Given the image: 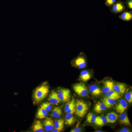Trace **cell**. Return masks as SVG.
I'll use <instances>...</instances> for the list:
<instances>
[{"label": "cell", "mask_w": 132, "mask_h": 132, "mask_svg": "<svg viewBox=\"0 0 132 132\" xmlns=\"http://www.w3.org/2000/svg\"><path fill=\"white\" fill-rule=\"evenodd\" d=\"M49 87L47 82H45L37 87L34 90L32 95L33 103L35 104L40 103L48 95Z\"/></svg>", "instance_id": "obj_1"}, {"label": "cell", "mask_w": 132, "mask_h": 132, "mask_svg": "<svg viewBox=\"0 0 132 132\" xmlns=\"http://www.w3.org/2000/svg\"><path fill=\"white\" fill-rule=\"evenodd\" d=\"M88 109V106L86 103L82 100H77L75 113L77 116L81 118L84 117L87 113Z\"/></svg>", "instance_id": "obj_2"}, {"label": "cell", "mask_w": 132, "mask_h": 132, "mask_svg": "<svg viewBox=\"0 0 132 132\" xmlns=\"http://www.w3.org/2000/svg\"><path fill=\"white\" fill-rule=\"evenodd\" d=\"M74 90L78 95L81 97L87 96L88 91L85 84L82 83H77L73 86Z\"/></svg>", "instance_id": "obj_3"}, {"label": "cell", "mask_w": 132, "mask_h": 132, "mask_svg": "<svg viewBox=\"0 0 132 132\" xmlns=\"http://www.w3.org/2000/svg\"><path fill=\"white\" fill-rule=\"evenodd\" d=\"M58 96L61 101L63 102L68 101L71 97L70 90L67 88H60L57 90Z\"/></svg>", "instance_id": "obj_4"}, {"label": "cell", "mask_w": 132, "mask_h": 132, "mask_svg": "<svg viewBox=\"0 0 132 132\" xmlns=\"http://www.w3.org/2000/svg\"><path fill=\"white\" fill-rule=\"evenodd\" d=\"M72 63L74 66L80 69L84 68L86 67V64L85 59L82 56L77 57Z\"/></svg>", "instance_id": "obj_5"}, {"label": "cell", "mask_w": 132, "mask_h": 132, "mask_svg": "<svg viewBox=\"0 0 132 132\" xmlns=\"http://www.w3.org/2000/svg\"><path fill=\"white\" fill-rule=\"evenodd\" d=\"M64 110L67 113L73 114L75 112L76 102L74 99L73 98L66 103L65 106Z\"/></svg>", "instance_id": "obj_6"}, {"label": "cell", "mask_w": 132, "mask_h": 132, "mask_svg": "<svg viewBox=\"0 0 132 132\" xmlns=\"http://www.w3.org/2000/svg\"><path fill=\"white\" fill-rule=\"evenodd\" d=\"M127 106L128 104L126 100L124 99H122L116 105L115 110L117 113L121 114L125 111L127 109Z\"/></svg>", "instance_id": "obj_7"}, {"label": "cell", "mask_w": 132, "mask_h": 132, "mask_svg": "<svg viewBox=\"0 0 132 132\" xmlns=\"http://www.w3.org/2000/svg\"><path fill=\"white\" fill-rule=\"evenodd\" d=\"M48 100L51 104L57 105L61 101L57 93L53 90L49 95Z\"/></svg>", "instance_id": "obj_8"}, {"label": "cell", "mask_w": 132, "mask_h": 132, "mask_svg": "<svg viewBox=\"0 0 132 132\" xmlns=\"http://www.w3.org/2000/svg\"><path fill=\"white\" fill-rule=\"evenodd\" d=\"M45 130L47 132L51 131L54 127V123L53 120L50 118H46L44 122Z\"/></svg>", "instance_id": "obj_9"}, {"label": "cell", "mask_w": 132, "mask_h": 132, "mask_svg": "<svg viewBox=\"0 0 132 132\" xmlns=\"http://www.w3.org/2000/svg\"><path fill=\"white\" fill-rule=\"evenodd\" d=\"M114 85L113 82L112 81L107 80L104 81L103 87L101 90L102 93H105L110 90L113 89Z\"/></svg>", "instance_id": "obj_10"}, {"label": "cell", "mask_w": 132, "mask_h": 132, "mask_svg": "<svg viewBox=\"0 0 132 132\" xmlns=\"http://www.w3.org/2000/svg\"><path fill=\"white\" fill-rule=\"evenodd\" d=\"M105 117L107 123H113L117 120L118 116L116 113L112 112L108 114Z\"/></svg>", "instance_id": "obj_11"}, {"label": "cell", "mask_w": 132, "mask_h": 132, "mask_svg": "<svg viewBox=\"0 0 132 132\" xmlns=\"http://www.w3.org/2000/svg\"><path fill=\"white\" fill-rule=\"evenodd\" d=\"M32 129L33 131L34 132H42L44 131L43 124L39 120L34 122L32 125Z\"/></svg>", "instance_id": "obj_12"}, {"label": "cell", "mask_w": 132, "mask_h": 132, "mask_svg": "<svg viewBox=\"0 0 132 132\" xmlns=\"http://www.w3.org/2000/svg\"><path fill=\"white\" fill-rule=\"evenodd\" d=\"M126 86L125 84L121 83H117L114 84L113 89L117 92L120 93H124L126 91Z\"/></svg>", "instance_id": "obj_13"}, {"label": "cell", "mask_w": 132, "mask_h": 132, "mask_svg": "<svg viewBox=\"0 0 132 132\" xmlns=\"http://www.w3.org/2000/svg\"><path fill=\"white\" fill-rule=\"evenodd\" d=\"M76 120L73 114L67 113L66 115L65 123L66 125L69 126L72 125L74 124Z\"/></svg>", "instance_id": "obj_14"}, {"label": "cell", "mask_w": 132, "mask_h": 132, "mask_svg": "<svg viewBox=\"0 0 132 132\" xmlns=\"http://www.w3.org/2000/svg\"><path fill=\"white\" fill-rule=\"evenodd\" d=\"M89 88L92 94L94 96L99 95L102 93L100 88L96 85L93 84L90 85L89 86Z\"/></svg>", "instance_id": "obj_15"}, {"label": "cell", "mask_w": 132, "mask_h": 132, "mask_svg": "<svg viewBox=\"0 0 132 132\" xmlns=\"http://www.w3.org/2000/svg\"><path fill=\"white\" fill-rule=\"evenodd\" d=\"M119 121L121 124L128 125H131L130 122L127 114L124 112L121 114L120 116Z\"/></svg>", "instance_id": "obj_16"}, {"label": "cell", "mask_w": 132, "mask_h": 132, "mask_svg": "<svg viewBox=\"0 0 132 132\" xmlns=\"http://www.w3.org/2000/svg\"><path fill=\"white\" fill-rule=\"evenodd\" d=\"M106 97L117 100L121 97L119 93L115 91L113 89H112L106 93Z\"/></svg>", "instance_id": "obj_17"}, {"label": "cell", "mask_w": 132, "mask_h": 132, "mask_svg": "<svg viewBox=\"0 0 132 132\" xmlns=\"http://www.w3.org/2000/svg\"><path fill=\"white\" fill-rule=\"evenodd\" d=\"M91 76V74L87 70H84L81 72L79 78L82 81L86 82L90 79Z\"/></svg>", "instance_id": "obj_18"}, {"label": "cell", "mask_w": 132, "mask_h": 132, "mask_svg": "<svg viewBox=\"0 0 132 132\" xmlns=\"http://www.w3.org/2000/svg\"><path fill=\"white\" fill-rule=\"evenodd\" d=\"M102 103L106 108H109L112 107L115 103L116 100L111 98L105 97L102 100Z\"/></svg>", "instance_id": "obj_19"}, {"label": "cell", "mask_w": 132, "mask_h": 132, "mask_svg": "<svg viewBox=\"0 0 132 132\" xmlns=\"http://www.w3.org/2000/svg\"><path fill=\"white\" fill-rule=\"evenodd\" d=\"M106 108L103 103L98 102L95 104L94 107V110L96 113H100L105 110Z\"/></svg>", "instance_id": "obj_20"}, {"label": "cell", "mask_w": 132, "mask_h": 132, "mask_svg": "<svg viewBox=\"0 0 132 132\" xmlns=\"http://www.w3.org/2000/svg\"><path fill=\"white\" fill-rule=\"evenodd\" d=\"M47 113V111L40 107L38 109L36 113V117L39 119H43L46 117Z\"/></svg>", "instance_id": "obj_21"}, {"label": "cell", "mask_w": 132, "mask_h": 132, "mask_svg": "<svg viewBox=\"0 0 132 132\" xmlns=\"http://www.w3.org/2000/svg\"><path fill=\"white\" fill-rule=\"evenodd\" d=\"M94 123L98 126H102L107 122L105 117L102 116L96 117Z\"/></svg>", "instance_id": "obj_22"}, {"label": "cell", "mask_w": 132, "mask_h": 132, "mask_svg": "<svg viewBox=\"0 0 132 132\" xmlns=\"http://www.w3.org/2000/svg\"><path fill=\"white\" fill-rule=\"evenodd\" d=\"M64 121L62 119L56 120L54 123V128L60 131H62L64 128Z\"/></svg>", "instance_id": "obj_23"}, {"label": "cell", "mask_w": 132, "mask_h": 132, "mask_svg": "<svg viewBox=\"0 0 132 132\" xmlns=\"http://www.w3.org/2000/svg\"><path fill=\"white\" fill-rule=\"evenodd\" d=\"M62 110L60 107H55L53 109L51 115L54 117L58 118L61 115L62 113Z\"/></svg>", "instance_id": "obj_24"}, {"label": "cell", "mask_w": 132, "mask_h": 132, "mask_svg": "<svg viewBox=\"0 0 132 132\" xmlns=\"http://www.w3.org/2000/svg\"><path fill=\"white\" fill-rule=\"evenodd\" d=\"M124 8V7L122 3L119 2L113 6L112 9L114 12L118 13L122 11Z\"/></svg>", "instance_id": "obj_25"}, {"label": "cell", "mask_w": 132, "mask_h": 132, "mask_svg": "<svg viewBox=\"0 0 132 132\" xmlns=\"http://www.w3.org/2000/svg\"><path fill=\"white\" fill-rule=\"evenodd\" d=\"M120 18L122 20L125 21L131 20L132 18V13L129 12H125L120 16Z\"/></svg>", "instance_id": "obj_26"}, {"label": "cell", "mask_w": 132, "mask_h": 132, "mask_svg": "<svg viewBox=\"0 0 132 132\" xmlns=\"http://www.w3.org/2000/svg\"><path fill=\"white\" fill-rule=\"evenodd\" d=\"M96 115L93 113H89L86 116V121L89 123H94L96 118Z\"/></svg>", "instance_id": "obj_27"}, {"label": "cell", "mask_w": 132, "mask_h": 132, "mask_svg": "<svg viewBox=\"0 0 132 132\" xmlns=\"http://www.w3.org/2000/svg\"><path fill=\"white\" fill-rule=\"evenodd\" d=\"M125 98L129 103L132 102V91L127 92L125 95Z\"/></svg>", "instance_id": "obj_28"}, {"label": "cell", "mask_w": 132, "mask_h": 132, "mask_svg": "<svg viewBox=\"0 0 132 132\" xmlns=\"http://www.w3.org/2000/svg\"><path fill=\"white\" fill-rule=\"evenodd\" d=\"M116 0H106V3L108 6H110L113 4Z\"/></svg>", "instance_id": "obj_29"}, {"label": "cell", "mask_w": 132, "mask_h": 132, "mask_svg": "<svg viewBox=\"0 0 132 132\" xmlns=\"http://www.w3.org/2000/svg\"><path fill=\"white\" fill-rule=\"evenodd\" d=\"M41 105L44 106L51 109L52 108V107L51 104L48 102H44Z\"/></svg>", "instance_id": "obj_30"}, {"label": "cell", "mask_w": 132, "mask_h": 132, "mask_svg": "<svg viewBox=\"0 0 132 132\" xmlns=\"http://www.w3.org/2000/svg\"><path fill=\"white\" fill-rule=\"evenodd\" d=\"M81 131V129L78 127H77L74 129L71 130L70 132H80Z\"/></svg>", "instance_id": "obj_31"}, {"label": "cell", "mask_w": 132, "mask_h": 132, "mask_svg": "<svg viewBox=\"0 0 132 132\" xmlns=\"http://www.w3.org/2000/svg\"><path fill=\"white\" fill-rule=\"evenodd\" d=\"M40 107L44 109L47 111H50L51 110V109L42 105H40Z\"/></svg>", "instance_id": "obj_32"}, {"label": "cell", "mask_w": 132, "mask_h": 132, "mask_svg": "<svg viewBox=\"0 0 132 132\" xmlns=\"http://www.w3.org/2000/svg\"><path fill=\"white\" fill-rule=\"evenodd\" d=\"M128 7L130 9L132 8V0H129L128 2Z\"/></svg>", "instance_id": "obj_33"}, {"label": "cell", "mask_w": 132, "mask_h": 132, "mask_svg": "<svg viewBox=\"0 0 132 132\" xmlns=\"http://www.w3.org/2000/svg\"><path fill=\"white\" fill-rule=\"evenodd\" d=\"M120 132H130L129 130L127 128H124L121 130L120 131Z\"/></svg>", "instance_id": "obj_34"}, {"label": "cell", "mask_w": 132, "mask_h": 132, "mask_svg": "<svg viewBox=\"0 0 132 132\" xmlns=\"http://www.w3.org/2000/svg\"><path fill=\"white\" fill-rule=\"evenodd\" d=\"M60 131L59 130L55 128H54L53 130L51 131V132H59Z\"/></svg>", "instance_id": "obj_35"}, {"label": "cell", "mask_w": 132, "mask_h": 132, "mask_svg": "<svg viewBox=\"0 0 132 132\" xmlns=\"http://www.w3.org/2000/svg\"><path fill=\"white\" fill-rule=\"evenodd\" d=\"M96 132H102V131H96Z\"/></svg>", "instance_id": "obj_36"}]
</instances>
